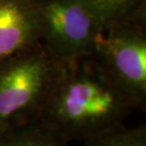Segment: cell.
Returning a JSON list of instances; mask_svg holds the SVG:
<instances>
[{
	"label": "cell",
	"instance_id": "6da1fadb",
	"mask_svg": "<svg viewBox=\"0 0 146 146\" xmlns=\"http://www.w3.org/2000/svg\"><path fill=\"white\" fill-rule=\"evenodd\" d=\"M133 109L92 54L64 62L39 121L68 142H86L123 125Z\"/></svg>",
	"mask_w": 146,
	"mask_h": 146
},
{
	"label": "cell",
	"instance_id": "7a4b0ae2",
	"mask_svg": "<svg viewBox=\"0 0 146 146\" xmlns=\"http://www.w3.org/2000/svg\"><path fill=\"white\" fill-rule=\"evenodd\" d=\"M63 66L41 42L0 62V134L39 121Z\"/></svg>",
	"mask_w": 146,
	"mask_h": 146
},
{
	"label": "cell",
	"instance_id": "3957f363",
	"mask_svg": "<svg viewBox=\"0 0 146 146\" xmlns=\"http://www.w3.org/2000/svg\"><path fill=\"white\" fill-rule=\"evenodd\" d=\"M41 40L62 62L94 53L104 33L95 14L80 0H40Z\"/></svg>",
	"mask_w": 146,
	"mask_h": 146
},
{
	"label": "cell",
	"instance_id": "277c9868",
	"mask_svg": "<svg viewBox=\"0 0 146 146\" xmlns=\"http://www.w3.org/2000/svg\"><path fill=\"white\" fill-rule=\"evenodd\" d=\"M93 55L135 108L146 104V22L110 29L99 39Z\"/></svg>",
	"mask_w": 146,
	"mask_h": 146
},
{
	"label": "cell",
	"instance_id": "5b68a950",
	"mask_svg": "<svg viewBox=\"0 0 146 146\" xmlns=\"http://www.w3.org/2000/svg\"><path fill=\"white\" fill-rule=\"evenodd\" d=\"M40 40V0H0V62Z\"/></svg>",
	"mask_w": 146,
	"mask_h": 146
},
{
	"label": "cell",
	"instance_id": "8992f818",
	"mask_svg": "<svg viewBox=\"0 0 146 146\" xmlns=\"http://www.w3.org/2000/svg\"><path fill=\"white\" fill-rule=\"evenodd\" d=\"M95 14L104 33L110 29L146 22V0H80Z\"/></svg>",
	"mask_w": 146,
	"mask_h": 146
},
{
	"label": "cell",
	"instance_id": "52a82bcc",
	"mask_svg": "<svg viewBox=\"0 0 146 146\" xmlns=\"http://www.w3.org/2000/svg\"><path fill=\"white\" fill-rule=\"evenodd\" d=\"M68 143L40 121L0 134V146H68Z\"/></svg>",
	"mask_w": 146,
	"mask_h": 146
},
{
	"label": "cell",
	"instance_id": "ba28073f",
	"mask_svg": "<svg viewBox=\"0 0 146 146\" xmlns=\"http://www.w3.org/2000/svg\"><path fill=\"white\" fill-rule=\"evenodd\" d=\"M84 146H146V127L118 128L84 142Z\"/></svg>",
	"mask_w": 146,
	"mask_h": 146
}]
</instances>
